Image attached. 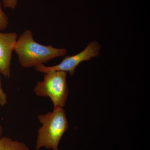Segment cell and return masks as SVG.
<instances>
[{"instance_id": "cell-1", "label": "cell", "mask_w": 150, "mask_h": 150, "mask_svg": "<svg viewBox=\"0 0 150 150\" xmlns=\"http://www.w3.org/2000/svg\"><path fill=\"white\" fill-rule=\"evenodd\" d=\"M14 51L18 56L19 63L25 68H35L67 54L65 48H54L51 45L44 46L37 43L30 30H25L18 38Z\"/></svg>"}, {"instance_id": "cell-2", "label": "cell", "mask_w": 150, "mask_h": 150, "mask_svg": "<svg viewBox=\"0 0 150 150\" xmlns=\"http://www.w3.org/2000/svg\"><path fill=\"white\" fill-rule=\"evenodd\" d=\"M38 119L41 126L37 132L35 149L42 148L59 150V143L69 128L66 112L63 108L39 114Z\"/></svg>"}, {"instance_id": "cell-9", "label": "cell", "mask_w": 150, "mask_h": 150, "mask_svg": "<svg viewBox=\"0 0 150 150\" xmlns=\"http://www.w3.org/2000/svg\"><path fill=\"white\" fill-rule=\"evenodd\" d=\"M18 0H3L4 6L6 8L15 9L16 8Z\"/></svg>"}, {"instance_id": "cell-3", "label": "cell", "mask_w": 150, "mask_h": 150, "mask_svg": "<svg viewBox=\"0 0 150 150\" xmlns=\"http://www.w3.org/2000/svg\"><path fill=\"white\" fill-rule=\"evenodd\" d=\"M67 75V73L61 71H51L45 73L43 80L38 81L34 87L35 95L50 98L54 109L63 108L69 95Z\"/></svg>"}, {"instance_id": "cell-7", "label": "cell", "mask_w": 150, "mask_h": 150, "mask_svg": "<svg viewBox=\"0 0 150 150\" xmlns=\"http://www.w3.org/2000/svg\"><path fill=\"white\" fill-rule=\"evenodd\" d=\"M9 23L8 17L3 11L1 4L0 3V30H4L7 28Z\"/></svg>"}, {"instance_id": "cell-5", "label": "cell", "mask_w": 150, "mask_h": 150, "mask_svg": "<svg viewBox=\"0 0 150 150\" xmlns=\"http://www.w3.org/2000/svg\"><path fill=\"white\" fill-rule=\"evenodd\" d=\"M17 39L16 33L0 32V74L6 78L11 76L12 55Z\"/></svg>"}, {"instance_id": "cell-10", "label": "cell", "mask_w": 150, "mask_h": 150, "mask_svg": "<svg viewBox=\"0 0 150 150\" xmlns=\"http://www.w3.org/2000/svg\"><path fill=\"white\" fill-rule=\"evenodd\" d=\"M3 133V128L2 126L0 125V140L1 139Z\"/></svg>"}, {"instance_id": "cell-4", "label": "cell", "mask_w": 150, "mask_h": 150, "mask_svg": "<svg viewBox=\"0 0 150 150\" xmlns=\"http://www.w3.org/2000/svg\"><path fill=\"white\" fill-rule=\"evenodd\" d=\"M100 48V46L97 41H92L80 53L74 56L65 57L59 64L52 67H46L44 64H41L34 68L35 71L43 74L51 71H61L69 72L71 76H73L74 74L76 68L81 63L99 56Z\"/></svg>"}, {"instance_id": "cell-6", "label": "cell", "mask_w": 150, "mask_h": 150, "mask_svg": "<svg viewBox=\"0 0 150 150\" xmlns=\"http://www.w3.org/2000/svg\"><path fill=\"white\" fill-rule=\"evenodd\" d=\"M0 150H30L23 142L8 137H2L0 140Z\"/></svg>"}, {"instance_id": "cell-8", "label": "cell", "mask_w": 150, "mask_h": 150, "mask_svg": "<svg viewBox=\"0 0 150 150\" xmlns=\"http://www.w3.org/2000/svg\"><path fill=\"white\" fill-rule=\"evenodd\" d=\"M7 103V96L4 91L2 86L1 81L0 77V105L4 106Z\"/></svg>"}]
</instances>
